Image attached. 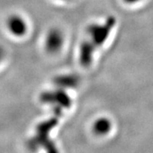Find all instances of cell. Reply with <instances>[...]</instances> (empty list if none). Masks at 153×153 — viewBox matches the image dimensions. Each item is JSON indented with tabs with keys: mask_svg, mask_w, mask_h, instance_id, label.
Returning <instances> with one entry per match:
<instances>
[{
	"mask_svg": "<svg viewBox=\"0 0 153 153\" xmlns=\"http://www.w3.org/2000/svg\"><path fill=\"white\" fill-rule=\"evenodd\" d=\"M6 27L11 35L17 38H22L27 33L28 25L24 17L14 14L7 19Z\"/></svg>",
	"mask_w": 153,
	"mask_h": 153,
	"instance_id": "5b68a950",
	"label": "cell"
},
{
	"mask_svg": "<svg viewBox=\"0 0 153 153\" xmlns=\"http://www.w3.org/2000/svg\"><path fill=\"white\" fill-rule=\"evenodd\" d=\"M115 24L116 18L114 16H109L105 22L101 24H90L87 27V34L88 36V39L87 40L93 44L96 49L101 47L107 40Z\"/></svg>",
	"mask_w": 153,
	"mask_h": 153,
	"instance_id": "7a4b0ae2",
	"label": "cell"
},
{
	"mask_svg": "<svg viewBox=\"0 0 153 153\" xmlns=\"http://www.w3.org/2000/svg\"><path fill=\"white\" fill-rule=\"evenodd\" d=\"M40 100L44 104H51L55 105V107H60L61 109L70 108L72 103L66 89L60 88L43 92L40 95Z\"/></svg>",
	"mask_w": 153,
	"mask_h": 153,
	"instance_id": "3957f363",
	"label": "cell"
},
{
	"mask_svg": "<svg viewBox=\"0 0 153 153\" xmlns=\"http://www.w3.org/2000/svg\"><path fill=\"white\" fill-rule=\"evenodd\" d=\"M55 116L48 120L44 121L37 127L36 135L30 140L29 146L35 149L39 146L45 149L47 153H59L58 149L55 147L54 142L49 139V133L59 123V118L61 115V108L55 107Z\"/></svg>",
	"mask_w": 153,
	"mask_h": 153,
	"instance_id": "6da1fadb",
	"label": "cell"
},
{
	"mask_svg": "<svg viewBox=\"0 0 153 153\" xmlns=\"http://www.w3.org/2000/svg\"><path fill=\"white\" fill-rule=\"evenodd\" d=\"M123 1L128 4H135L137 2H139L140 0H123Z\"/></svg>",
	"mask_w": 153,
	"mask_h": 153,
	"instance_id": "30bf717a",
	"label": "cell"
},
{
	"mask_svg": "<svg viewBox=\"0 0 153 153\" xmlns=\"http://www.w3.org/2000/svg\"><path fill=\"white\" fill-rule=\"evenodd\" d=\"M111 128V121L106 117H100L94 122L93 126L94 132L97 135H105L108 134Z\"/></svg>",
	"mask_w": 153,
	"mask_h": 153,
	"instance_id": "ba28073f",
	"label": "cell"
},
{
	"mask_svg": "<svg viewBox=\"0 0 153 153\" xmlns=\"http://www.w3.org/2000/svg\"><path fill=\"white\" fill-rule=\"evenodd\" d=\"M64 44L65 35L60 28H51L47 33L44 40V48L49 54H58L64 47Z\"/></svg>",
	"mask_w": 153,
	"mask_h": 153,
	"instance_id": "277c9868",
	"label": "cell"
},
{
	"mask_svg": "<svg viewBox=\"0 0 153 153\" xmlns=\"http://www.w3.org/2000/svg\"><path fill=\"white\" fill-rule=\"evenodd\" d=\"M96 49L87 39L83 40L79 48V61L83 67H88L92 64Z\"/></svg>",
	"mask_w": 153,
	"mask_h": 153,
	"instance_id": "8992f818",
	"label": "cell"
},
{
	"mask_svg": "<svg viewBox=\"0 0 153 153\" xmlns=\"http://www.w3.org/2000/svg\"><path fill=\"white\" fill-rule=\"evenodd\" d=\"M4 57H5V50L3 46L0 45V63L4 60Z\"/></svg>",
	"mask_w": 153,
	"mask_h": 153,
	"instance_id": "9c48e42d",
	"label": "cell"
},
{
	"mask_svg": "<svg viewBox=\"0 0 153 153\" xmlns=\"http://www.w3.org/2000/svg\"><path fill=\"white\" fill-rule=\"evenodd\" d=\"M53 82L60 88H74L79 84V77L75 74H61L55 76Z\"/></svg>",
	"mask_w": 153,
	"mask_h": 153,
	"instance_id": "52a82bcc",
	"label": "cell"
}]
</instances>
